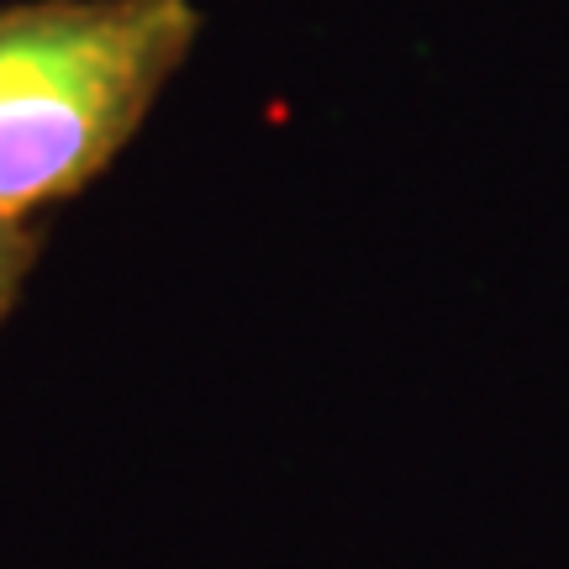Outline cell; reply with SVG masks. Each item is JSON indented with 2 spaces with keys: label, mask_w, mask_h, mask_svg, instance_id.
<instances>
[{
  "label": "cell",
  "mask_w": 569,
  "mask_h": 569,
  "mask_svg": "<svg viewBox=\"0 0 569 569\" xmlns=\"http://www.w3.org/2000/svg\"><path fill=\"white\" fill-rule=\"evenodd\" d=\"M38 259H42V227L0 217V327L11 322V311H17L27 274L38 269Z\"/></svg>",
  "instance_id": "7a4b0ae2"
},
{
  "label": "cell",
  "mask_w": 569,
  "mask_h": 569,
  "mask_svg": "<svg viewBox=\"0 0 569 569\" xmlns=\"http://www.w3.org/2000/svg\"><path fill=\"white\" fill-rule=\"evenodd\" d=\"M196 0L0 6V217L38 222L122 159L201 42Z\"/></svg>",
  "instance_id": "6da1fadb"
}]
</instances>
